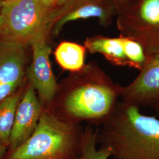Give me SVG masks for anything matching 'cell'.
Returning a JSON list of instances; mask_svg holds the SVG:
<instances>
[{
	"label": "cell",
	"mask_w": 159,
	"mask_h": 159,
	"mask_svg": "<svg viewBox=\"0 0 159 159\" xmlns=\"http://www.w3.org/2000/svg\"><path fill=\"white\" fill-rule=\"evenodd\" d=\"M121 87L96 61H91L57 84L51 102L44 109L67 123L86 121L90 125H101L119 102Z\"/></svg>",
	"instance_id": "6da1fadb"
},
{
	"label": "cell",
	"mask_w": 159,
	"mask_h": 159,
	"mask_svg": "<svg viewBox=\"0 0 159 159\" xmlns=\"http://www.w3.org/2000/svg\"><path fill=\"white\" fill-rule=\"evenodd\" d=\"M97 131V143L113 159H159V119L140 107L119 102Z\"/></svg>",
	"instance_id": "7a4b0ae2"
},
{
	"label": "cell",
	"mask_w": 159,
	"mask_h": 159,
	"mask_svg": "<svg viewBox=\"0 0 159 159\" xmlns=\"http://www.w3.org/2000/svg\"><path fill=\"white\" fill-rule=\"evenodd\" d=\"M83 128L63 121L44 109L27 140L5 159H79Z\"/></svg>",
	"instance_id": "3957f363"
},
{
	"label": "cell",
	"mask_w": 159,
	"mask_h": 159,
	"mask_svg": "<svg viewBox=\"0 0 159 159\" xmlns=\"http://www.w3.org/2000/svg\"><path fill=\"white\" fill-rule=\"evenodd\" d=\"M51 12L41 0H5L0 14L4 20L2 40L28 47L34 34L43 25L48 27Z\"/></svg>",
	"instance_id": "277c9868"
},
{
	"label": "cell",
	"mask_w": 159,
	"mask_h": 159,
	"mask_svg": "<svg viewBox=\"0 0 159 159\" xmlns=\"http://www.w3.org/2000/svg\"><path fill=\"white\" fill-rule=\"evenodd\" d=\"M117 16L120 35L139 43L148 56L159 53V0H140Z\"/></svg>",
	"instance_id": "5b68a950"
},
{
	"label": "cell",
	"mask_w": 159,
	"mask_h": 159,
	"mask_svg": "<svg viewBox=\"0 0 159 159\" xmlns=\"http://www.w3.org/2000/svg\"><path fill=\"white\" fill-rule=\"evenodd\" d=\"M48 30V25H43L30 41L32 61L26 72L27 80L33 85L44 109L51 102L58 84L50 60L51 47L47 40Z\"/></svg>",
	"instance_id": "8992f818"
},
{
	"label": "cell",
	"mask_w": 159,
	"mask_h": 159,
	"mask_svg": "<svg viewBox=\"0 0 159 159\" xmlns=\"http://www.w3.org/2000/svg\"><path fill=\"white\" fill-rule=\"evenodd\" d=\"M28 63L27 47L0 41V102L27 84Z\"/></svg>",
	"instance_id": "52a82bcc"
},
{
	"label": "cell",
	"mask_w": 159,
	"mask_h": 159,
	"mask_svg": "<svg viewBox=\"0 0 159 159\" xmlns=\"http://www.w3.org/2000/svg\"><path fill=\"white\" fill-rule=\"evenodd\" d=\"M122 101L140 107L159 108V53L148 56L140 73L121 87Z\"/></svg>",
	"instance_id": "ba28073f"
},
{
	"label": "cell",
	"mask_w": 159,
	"mask_h": 159,
	"mask_svg": "<svg viewBox=\"0 0 159 159\" xmlns=\"http://www.w3.org/2000/svg\"><path fill=\"white\" fill-rule=\"evenodd\" d=\"M117 16L113 7L105 0H70L62 7L52 12L50 16L54 35L60 33L66 23L81 19L96 18L100 24L107 27Z\"/></svg>",
	"instance_id": "9c48e42d"
},
{
	"label": "cell",
	"mask_w": 159,
	"mask_h": 159,
	"mask_svg": "<svg viewBox=\"0 0 159 159\" xmlns=\"http://www.w3.org/2000/svg\"><path fill=\"white\" fill-rule=\"evenodd\" d=\"M43 110L33 85L27 81L25 91L17 107L10 139V151L20 146L32 135Z\"/></svg>",
	"instance_id": "30bf717a"
},
{
	"label": "cell",
	"mask_w": 159,
	"mask_h": 159,
	"mask_svg": "<svg viewBox=\"0 0 159 159\" xmlns=\"http://www.w3.org/2000/svg\"><path fill=\"white\" fill-rule=\"evenodd\" d=\"M86 50L90 54H102L110 63L116 66H129L121 39L96 35L86 39Z\"/></svg>",
	"instance_id": "8fae6325"
},
{
	"label": "cell",
	"mask_w": 159,
	"mask_h": 159,
	"mask_svg": "<svg viewBox=\"0 0 159 159\" xmlns=\"http://www.w3.org/2000/svg\"><path fill=\"white\" fill-rule=\"evenodd\" d=\"M85 47L70 41H63L57 46L54 56L58 64L70 73L77 72L84 67Z\"/></svg>",
	"instance_id": "7c38bea8"
},
{
	"label": "cell",
	"mask_w": 159,
	"mask_h": 159,
	"mask_svg": "<svg viewBox=\"0 0 159 159\" xmlns=\"http://www.w3.org/2000/svg\"><path fill=\"white\" fill-rule=\"evenodd\" d=\"M27 84L0 102V139L8 148L17 107L25 93Z\"/></svg>",
	"instance_id": "4fadbf2b"
},
{
	"label": "cell",
	"mask_w": 159,
	"mask_h": 159,
	"mask_svg": "<svg viewBox=\"0 0 159 159\" xmlns=\"http://www.w3.org/2000/svg\"><path fill=\"white\" fill-rule=\"evenodd\" d=\"M97 131L90 125L83 128L79 159H110L111 157V152L109 148L97 147Z\"/></svg>",
	"instance_id": "5bb4252c"
},
{
	"label": "cell",
	"mask_w": 159,
	"mask_h": 159,
	"mask_svg": "<svg viewBox=\"0 0 159 159\" xmlns=\"http://www.w3.org/2000/svg\"><path fill=\"white\" fill-rule=\"evenodd\" d=\"M129 67L140 70L144 66L148 56L142 46L136 41L120 35Z\"/></svg>",
	"instance_id": "9a60e30c"
},
{
	"label": "cell",
	"mask_w": 159,
	"mask_h": 159,
	"mask_svg": "<svg viewBox=\"0 0 159 159\" xmlns=\"http://www.w3.org/2000/svg\"><path fill=\"white\" fill-rule=\"evenodd\" d=\"M113 7L117 16L131 7L134 6L140 0H105Z\"/></svg>",
	"instance_id": "2e32d148"
},
{
	"label": "cell",
	"mask_w": 159,
	"mask_h": 159,
	"mask_svg": "<svg viewBox=\"0 0 159 159\" xmlns=\"http://www.w3.org/2000/svg\"><path fill=\"white\" fill-rule=\"evenodd\" d=\"M69 1L70 0H41V2L48 10L54 11L66 5Z\"/></svg>",
	"instance_id": "e0dca14e"
},
{
	"label": "cell",
	"mask_w": 159,
	"mask_h": 159,
	"mask_svg": "<svg viewBox=\"0 0 159 159\" xmlns=\"http://www.w3.org/2000/svg\"><path fill=\"white\" fill-rule=\"evenodd\" d=\"M7 148H8L7 147H6L4 144L0 139V159H4V157L6 155V150Z\"/></svg>",
	"instance_id": "ac0fdd59"
},
{
	"label": "cell",
	"mask_w": 159,
	"mask_h": 159,
	"mask_svg": "<svg viewBox=\"0 0 159 159\" xmlns=\"http://www.w3.org/2000/svg\"><path fill=\"white\" fill-rule=\"evenodd\" d=\"M3 25H4V20H3V18L2 16L0 15V31L2 29Z\"/></svg>",
	"instance_id": "d6986e66"
},
{
	"label": "cell",
	"mask_w": 159,
	"mask_h": 159,
	"mask_svg": "<svg viewBox=\"0 0 159 159\" xmlns=\"http://www.w3.org/2000/svg\"><path fill=\"white\" fill-rule=\"evenodd\" d=\"M1 8H2V6H0V14H1Z\"/></svg>",
	"instance_id": "ffe728a7"
},
{
	"label": "cell",
	"mask_w": 159,
	"mask_h": 159,
	"mask_svg": "<svg viewBox=\"0 0 159 159\" xmlns=\"http://www.w3.org/2000/svg\"><path fill=\"white\" fill-rule=\"evenodd\" d=\"M158 110H159V108H158Z\"/></svg>",
	"instance_id": "44dd1931"
}]
</instances>
